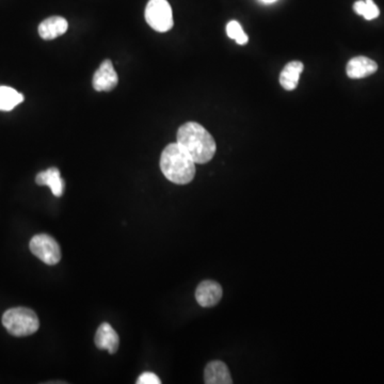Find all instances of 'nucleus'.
<instances>
[{"instance_id": "obj_16", "label": "nucleus", "mask_w": 384, "mask_h": 384, "mask_svg": "<svg viewBox=\"0 0 384 384\" xmlns=\"http://www.w3.org/2000/svg\"><path fill=\"white\" fill-rule=\"evenodd\" d=\"M227 33L229 35V38L236 41L239 45H244L246 43H248V35L244 33L242 25L238 21H232L227 23Z\"/></svg>"}, {"instance_id": "obj_2", "label": "nucleus", "mask_w": 384, "mask_h": 384, "mask_svg": "<svg viewBox=\"0 0 384 384\" xmlns=\"http://www.w3.org/2000/svg\"><path fill=\"white\" fill-rule=\"evenodd\" d=\"M195 162L177 142L171 143L162 151L160 169L172 183L186 185L195 178Z\"/></svg>"}, {"instance_id": "obj_18", "label": "nucleus", "mask_w": 384, "mask_h": 384, "mask_svg": "<svg viewBox=\"0 0 384 384\" xmlns=\"http://www.w3.org/2000/svg\"><path fill=\"white\" fill-rule=\"evenodd\" d=\"M262 1L265 3H274V1H277V0H262Z\"/></svg>"}, {"instance_id": "obj_5", "label": "nucleus", "mask_w": 384, "mask_h": 384, "mask_svg": "<svg viewBox=\"0 0 384 384\" xmlns=\"http://www.w3.org/2000/svg\"><path fill=\"white\" fill-rule=\"evenodd\" d=\"M29 247H30L31 253L47 265H56L61 260L60 247L50 235H35L31 239Z\"/></svg>"}, {"instance_id": "obj_8", "label": "nucleus", "mask_w": 384, "mask_h": 384, "mask_svg": "<svg viewBox=\"0 0 384 384\" xmlns=\"http://www.w3.org/2000/svg\"><path fill=\"white\" fill-rule=\"evenodd\" d=\"M96 347L99 349H106L111 354H115L119 349V338L115 329L109 323H102L96 331L94 338Z\"/></svg>"}, {"instance_id": "obj_13", "label": "nucleus", "mask_w": 384, "mask_h": 384, "mask_svg": "<svg viewBox=\"0 0 384 384\" xmlns=\"http://www.w3.org/2000/svg\"><path fill=\"white\" fill-rule=\"evenodd\" d=\"M303 68L305 66L300 61H291L286 64L280 75V84L282 87L287 91L295 90L299 84L300 75L303 73Z\"/></svg>"}, {"instance_id": "obj_12", "label": "nucleus", "mask_w": 384, "mask_h": 384, "mask_svg": "<svg viewBox=\"0 0 384 384\" xmlns=\"http://www.w3.org/2000/svg\"><path fill=\"white\" fill-rule=\"evenodd\" d=\"M204 381L207 384H232L230 370L221 361H213L207 364L204 370Z\"/></svg>"}, {"instance_id": "obj_6", "label": "nucleus", "mask_w": 384, "mask_h": 384, "mask_svg": "<svg viewBox=\"0 0 384 384\" xmlns=\"http://www.w3.org/2000/svg\"><path fill=\"white\" fill-rule=\"evenodd\" d=\"M117 82H119V77L113 68V62L111 60H105L102 62L101 66L94 74L92 85L96 91L108 92L115 89Z\"/></svg>"}, {"instance_id": "obj_7", "label": "nucleus", "mask_w": 384, "mask_h": 384, "mask_svg": "<svg viewBox=\"0 0 384 384\" xmlns=\"http://www.w3.org/2000/svg\"><path fill=\"white\" fill-rule=\"evenodd\" d=\"M222 286L211 280L201 282L195 291V299L203 307H211L218 305L222 299Z\"/></svg>"}, {"instance_id": "obj_17", "label": "nucleus", "mask_w": 384, "mask_h": 384, "mask_svg": "<svg viewBox=\"0 0 384 384\" xmlns=\"http://www.w3.org/2000/svg\"><path fill=\"white\" fill-rule=\"evenodd\" d=\"M160 378L155 375L154 373H150V372H146V373H143L140 375V377L137 380V384H160Z\"/></svg>"}, {"instance_id": "obj_4", "label": "nucleus", "mask_w": 384, "mask_h": 384, "mask_svg": "<svg viewBox=\"0 0 384 384\" xmlns=\"http://www.w3.org/2000/svg\"><path fill=\"white\" fill-rule=\"evenodd\" d=\"M146 23L158 32H166L173 27L172 8L166 0H150L146 9Z\"/></svg>"}, {"instance_id": "obj_1", "label": "nucleus", "mask_w": 384, "mask_h": 384, "mask_svg": "<svg viewBox=\"0 0 384 384\" xmlns=\"http://www.w3.org/2000/svg\"><path fill=\"white\" fill-rule=\"evenodd\" d=\"M177 143L195 164H207L213 160L217 150L215 139L201 124L187 122L177 131Z\"/></svg>"}, {"instance_id": "obj_10", "label": "nucleus", "mask_w": 384, "mask_h": 384, "mask_svg": "<svg viewBox=\"0 0 384 384\" xmlns=\"http://www.w3.org/2000/svg\"><path fill=\"white\" fill-rule=\"evenodd\" d=\"M68 23L61 17H52L43 21L39 26V35L43 40H54L68 31Z\"/></svg>"}, {"instance_id": "obj_9", "label": "nucleus", "mask_w": 384, "mask_h": 384, "mask_svg": "<svg viewBox=\"0 0 384 384\" xmlns=\"http://www.w3.org/2000/svg\"><path fill=\"white\" fill-rule=\"evenodd\" d=\"M378 66L374 60L367 57H356L347 64L346 72L352 79H361L373 75L377 72Z\"/></svg>"}, {"instance_id": "obj_14", "label": "nucleus", "mask_w": 384, "mask_h": 384, "mask_svg": "<svg viewBox=\"0 0 384 384\" xmlns=\"http://www.w3.org/2000/svg\"><path fill=\"white\" fill-rule=\"evenodd\" d=\"M23 102V95L11 87H0V111H11Z\"/></svg>"}, {"instance_id": "obj_11", "label": "nucleus", "mask_w": 384, "mask_h": 384, "mask_svg": "<svg viewBox=\"0 0 384 384\" xmlns=\"http://www.w3.org/2000/svg\"><path fill=\"white\" fill-rule=\"evenodd\" d=\"M35 183L39 186H48L55 197L60 198L64 195L66 183L60 175V171L56 166H52L46 171L40 172L35 177Z\"/></svg>"}, {"instance_id": "obj_15", "label": "nucleus", "mask_w": 384, "mask_h": 384, "mask_svg": "<svg viewBox=\"0 0 384 384\" xmlns=\"http://www.w3.org/2000/svg\"><path fill=\"white\" fill-rule=\"evenodd\" d=\"M354 10L356 15H362L367 21L377 19L380 15L379 8L373 0H358L354 5Z\"/></svg>"}, {"instance_id": "obj_3", "label": "nucleus", "mask_w": 384, "mask_h": 384, "mask_svg": "<svg viewBox=\"0 0 384 384\" xmlns=\"http://www.w3.org/2000/svg\"><path fill=\"white\" fill-rule=\"evenodd\" d=\"M3 325L10 334L23 338L39 330L40 320L35 311L28 307H13L5 311Z\"/></svg>"}]
</instances>
